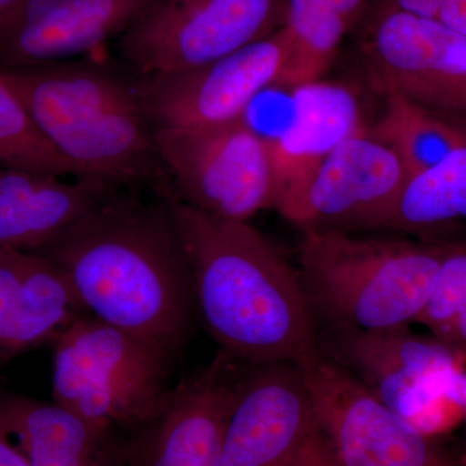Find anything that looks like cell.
<instances>
[{
	"label": "cell",
	"instance_id": "obj_16",
	"mask_svg": "<svg viewBox=\"0 0 466 466\" xmlns=\"http://www.w3.org/2000/svg\"><path fill=\"white\" fill-rule=\"evenodd\" d=\"M87 314L64 275L35 253L0 247V367Z\"/></svg>",
	"mask_w": 466,
	"mask_h": 466
},
{
	"label": "cell",
	"instance_id": "obj_20",
	"mask_svg": "<svg viewBox=\"0 0 466 466\" xmlns=\"http://www.w3.org/2000/svg\"><path fill=\"white\" fill-rule=\"evenodd\" d=\"M385 92V110L367 134L398 156L408 177L434 167L465 146L466 128L451 124L398 92Z\"/></svg>",
	"mask_w": 466,
	"mask_h": 466
},
{
	"label": "cell",
	"instance_id": "obj_14",
	"mask_svg": "<svg viewBox=\"0 0 466 466\" xmlns=\"http://www.w3.org/2000/svg\"><path fill=\"white\" fill-rule=\"evenodd\" d=\"M153 0H18L0 16V70L64 63L118 39Z\"/></svg>",
	"mask_w": 466,
	"mask_h": 466
},
{
	"label": "cell",
	"instance_id": "obj_9",
	"mask_svg": "<svg viewBox=\"0 0 466 466\" xmlns=\"http://www.w3.org/2000/svg\"><path fill=\"white\" fill-rule=\"evenodd\" d=\"M407 179L398 156L366 131L281 187L274 208L300 229L382 228Z\"/></svg>",
	"mask_w": 466,
	"mask_h": 466
},
{
	"label": "cell",
	"instance_id": "obj_7",
	"mask_svg": "<svg viewBox=\"0 0 466 466\" xmlns=\"http://www.w3.org/2000/svg\"><path fill=\"white\" fill-rule=\"evenodd\" d=\"M153 140L183 204L235 222L275 207L271 150L241 119L204 128L153 127Z\"/></svg>",
	"mask_w": 466,
	"mask_h": 466
},
{
	"label": "cell",
	"instance_id": "obj_18",
	"mask_svg": "<svg viewBox=\"0 0 466 466\" xmlns=\"http://www.w3.org/2000/svg\"><path fill=\"white\" fill-rule=\"evenodd\" d=\"M293 95L289 125L267 143L274 162L278 192L314 167L337 144L367 131L357 97L343 86L318 81L296 86Z\"/></svg>",
	"mask_w": 466,
	"mask_h": 466
},
{
	"label": "cell",
	"instance_id": "obj_12",
	"mask_svg": "<svg viewBox=\"0 0 466 466\" xmlns=\"http://www.w3.org/2000/svg\"><path fill=\"white\" fill-rule=\"evenodd\" d=\"M320 451L317 416L299 364H253L236 385L222 466H299Z\"/></svg>",
	"mask_w": 466,
	"mask_h": 466
},
{
	"label": "cell",
	"instance_id": "obj_2",
	"mask_svg": "<svg viewBox=\"0 0 466 466\" xmlns=\"http://www.w3.org/2000/svg\"><path fill=\"white\" fill-rule=\"evenodd\" d=\"M191 265L196 309L229 357L302 360L319 349L318 321L299 272L249 222L220 219L168 196Z\"/></svg>",
	"mask_w": 466,
	"mask_h": 466
},
{
	"label": "cell",
	"instance_id": "obj_23",
	"mask_svg": "<svg viewBox=\"0 0 466 466\" xmlns=\"http://www.w3.org/2000/svg\"><path fill=\"white\" fill-rule=\"evenodd\" d=\"M0 168L76 175L38 130L23 101L0 75Z\"/></svg>",
	"mask_w": 466,
	"mask_h": 466
},
{
	"label": "cell",
	"instance_id": "obj_5",
	"mask_svg": "<svg viewBox=\"0 0 466 466\" xmlns=\"http://www.w3.org/2000/svg\"><path fill=\"white\" fill-rule=\"evenodd\" d=\"M52 398L101 433L137 429L158 412L168 351L85 314L55 339Z\"/></svg>",
	"mask_w": 466,
	"mask_h": 466
},
{
	"label": "cell",
	"instance_id": "obj_17",
	"mask_svg": "<svg viewBox=\"0 0 466 466\" xmlns=\"http://www.w3.org/2000/svg\"><path fill=\"white\" fill-rule=\"evenodd\" d=\"M118 189L87 177L66 183L56 175L0 168V247L39 250Z\"/></svg>",
	"mask_w": 466,
	"mask_h": 466
},
{
	"label": "cell",
	"instance_id": "obj_15",
	"mask_svg": "<svg viewBox=\"0 0 466 466\" xmlns=\"http://www.w3.org/2000/svg\"><path fill=\"white\" fill-rule=\"evenodd\" d=\"M223 352L201 375L168 391L158 412L134 431L128 466H222L227 419L238 379Z\"/></svg>",
	"mask_w": 466,
	"mask_h": 466
},
{
	"label": "cell",
	"instance_id": "obj_1",
	"mask_svg": "<svg viewBox=\"0 0 466 466\" xmlns=\"http://www.w3.org/2000/svg\"><path fill=\"white\" fill-rule=\"evenodd\" d=\"M33 253L56 267L91 317L168 352L186 339L195 289L168 196L143 204L113 193Z\"/></svg>",
	"mask_w": 466,
	"mask_h": 466
},
{
	"label": "cell",
	"instance_id": "obj_19",
	"mask_svg": "<svg viewBox=\"0 0 466 466\" xmlns=\"http://www.w3.org/2000/svg\"><path fill=\"white\" fill-rule=\"evenodd\" d=\"M0 431L30 466H112V434L52 401L0 397Z\"/></svg>",
	"mask_w": 466,
	"mask_h": 466
},
{
	"label": "cell",
	"instance_id": "obj_21",
	"mask_svg": "<svg viewBox=\"0 0 466 466\" xmlns=\"http://www.w3.org/2000/svg\"><path fill=\"white\" fill-rule=\"evenodd\" d=\"M466 219V144L408 177L382 228L425 232Z\"/></svg>",
	"mask_w": 466,
	"mask_h": 466
},
{
	"label": "cell",
	"instance_id": "obj_11",
	"mask_svg": "<svg viewBox=\"0 0 466 466\" xmlns=\"http://www.w3.org/2000/svg\"><path fill=\"white\" fill-rule=\"evenodd\" d=\"M290 54L287 25L207 66L153 76L142 86L153 127L204 128L231 124L257 95L279 85Z\"/></svg>",
	"mask_w": 466,
	"mask_h": 466
},
{
	"label": "cell",
	"instance_id": "obj_31",
	"mask_svg": "<svg viewBox=\"0 0 466 466\" xmlns=\"http://www.w3.org/2000/svg\"><path fill=\"white\" fill-rule=\"evenodd\" d=\"M461 118L466 119V87H465L464 106H462Z\"/></svg>",
	"mask_w": 466,
	"mask_h": 466
},
{
	"label": "cell",
	"instance_id": "obj_22",
	"mask_svg": "<svg viewBox=\"0 0 466 466\" xmlns=\"http://www.w3.org/2000/svg\"><path fill=\"white\" fill-rule=\"evenodd\" d=\"M285 25L290 54L279 85L296 87L320 81L349 32L345 23L323 0H287Z\"/></svg>",
	"mask_w": 466,
	"mask_h": 466
},
{
	"label": "cell",
	"instance_id": "obj_24",
	"mask_svg": "<svg viewBox=\"0 0 466 466\" xmlns=\"http://www.w3.org/2000/svg\"><path fill=\"white\" fill-rule=\"evenodd\" d=\"M417 324L466 360V244L455 242L441 262L433 290Z\"/></svg>",
	"mask_w": 466,
	"mask_h": 466
},
{
	"label": "cell",
	"instance_id": "obj_33",
	"mask_svg": "<svg viewBox=\"0 0 466 466\" xmlns=\"http://www.w3.org/2000/svg\"><path fill=\"white\" fill-rule=\"evenodd\" d=\"M464 466H466V449H465V460H464Z\"/></svg>",
	"mask_w": 466,
	"mask_h": 466
},
{
	"label": "cell",
	"instance_id": "obj_25",
	"mask_svg": "<svg viewBox=\"0 0 466 466\" xmlns=\"http://www.w3.org/2000/svg\"><path fill=\"white\" fill-rule=\"evenodd\" d=\"M337 15L348 30L358 25L373 7V0H323Z\"/></svg>",
	"mask_w": 466,
	"mask_h": 466
},
{
	"label": "cell",
	"instance_id": "obj_8",
	"mask_svg": "<svg viewBox=\"0 0 466 466\" xmlns=\"http://www.w3.org/2000/svg\"><path fill=\"white\" fill-rule=\"evenodd\" d=\"M329 466H446L452 459L318 349L297 361Z\"/></svg>",
	"mask_w": 466,
	"mask_h": 466
},
{
	"label": "cell",
	"instance_id": "obj_30",
	"mask_svg": "<svg viewBox=\"0 0 466 466\" xmlns=\"http://www.w3.org/2000/svg\"><path fill=\"white\" fill-rule=\"evenodd\" d=\"M299 466H323L319 464L318 461H315V460H309V461L302 462V464Z\"/></svg>",
	"mask_w": 466,
	"mask_h": 466
},
{
	"label": "cell",
	"instance_id": "obj_32",
	"mask_svg": "<svg viewBox=\"0 0 466 466\" xmlns=\"http://www.w3.org/2000/svg\"><path fill=\"white\" fill-rule=\"evenodd\" d=\"M446 466H456V465H455V462H453V460H452V461H451L450 464H447Z\"/></svg>",
	"mask_w": 466,
	"mask_h": 466
},
{
	"label": "cell",
	"instance_id": "obj_6",
	"mask_svg": "<svg viewBox=\"0 0 466 466\" xmlns=\"http://www.w3.org/2000/svg\"><path fill=\"white\" fill-rule=\"evenodd\" d=\"M285 24L287 0H153L116 48L126 66L153 78L207 66Z\"/></svg>",
	"mask_w": 466,
	"mask_h": 466
},
{
	"label": "cell",
	"instance_id": "obj_13",
	"mask_svg": "<svg viewBox=\"0 0 466 466\" xmlns=\"http://www.w3.org/2000/svg\"><path fill=\"white\" fill-rule=\"evenodd\" d=\"M364 50L383 88L434 113L461 118L466 36L433 18L370 9Z\"/></svg>",
	"mask_w": 466,
	"mask_h": 466
},
{
	"label": "cell",
	"instance_id": "obj_4",
	"mask_svg": "<svg viewBox=\"0 0 466 466\" xmlns=\"http://www.w3.org/2000/svg\"><path fill=\"white\" fill-rule=\"evenodd\" d=\"M302 233L300 284L318 324L336 330L416 323L453 245L355 238L332 228Z\"/></svg>",
	"mask_w": 466,
	"mask_h": 466
},
{
	"label": "cell",
	"instance_id": "obj_27",
	"mask_svg": "<svg viewBox=\"0 0 466 466\" xmlns=\"http://www.w3.org/2000/svg\"><path fill=\"white\" fill-rule=\"evenodd\" d=\"M435 20L466 36V0H441Z\"/></svg>",
	"mask_w": 466,
	"mask_h": 466
},
{
	"label": "cell",
	"instance_id": "obj_10",
	"mask_svg": "<svg viewBox=\"0 0 466 466\" xmlns=\"http://www.w3.org/2000/svg\"><path fill=\"white\" fill-rule=\"evenodd\" d=\"M319 349L425 434L435 403L451 401L465 360L437 337L420 336L410 327L327 329L319 336Z\"/></svg>",
	"mask_w": 466,
	"mask_h": 466
},
{
	"label": "cell",
	"instance_id": "obj_3",
	"mask_svg": "<svg viewBox=\"0 0 466 466\" xmlns=\"http://www.w3.org/2000/svg\"><path fill=\"white\" fill-rule=\"evenodd\" d=\"M0 75L76 177L122 188L165 173L142 86L100 64L70 61Z\"/></svg>",
	"mask_w": 466,
	"mask_h": 466
},
{
	"label": "cell",
	"instance_id": "obj_28",
	"mask_svg": "<svg viewBox=\"0 0 466 466\" xmlns=\"http://www.w3.org/2000/svg\"><path fill=\"white\" fill-rule=\"evenodd\" d=\"M0 466H30L20 452L0 431Z\"/></svg>",
	"mask_w": 466,
	"mask_h": 466
},
{
	"label": "cell",
	"instance_id": "obj_29",
	"mask_svg": "<svg viewBox=\"0 0 466 466\" xmlns=\"http://www.w3.org/2000/svg\"><path fill=\"white\" fill-rule=\"evenodd\" d=\"M18 0H0V16H3V15L7 14L9 9L14 7L15 5Z\"/></svg>",
	"mask_w": 466,
	"mask_h": 466
},
{
	"label": "cell",
	"instance_id": "obj_26",
	"mask_svg": "<svg viewBox=\"0 0 466 466\" xmlns=\"http://www.w3.org/2000/svg\"><path fill=\"white\" fill-rule=\"evenodd\" d=\"M441 2V0H376L375 7L370 9H390L435 20Z\"/></svg>",
	"mask_w": 466,
	"mask_h": 466
}]
</instances>
